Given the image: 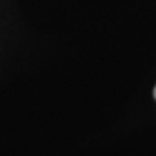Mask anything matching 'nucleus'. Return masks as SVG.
<instances>
[{
	"instance_id": "f257e3e1",
	"label": "nucleus",
	"mask_w": 156,
	"mask_h": 156,
	"mask_svg": "<svg viewBox=\"0 0 156 156\" xmlns=\"http://www.w3.org/2000/svg\"><path fill=\"white\" fill-rule=\"evenodd\" d=\"M153 96H154V99H156V86H154V91H153Z\"/></svg>"
}]
</instances>
